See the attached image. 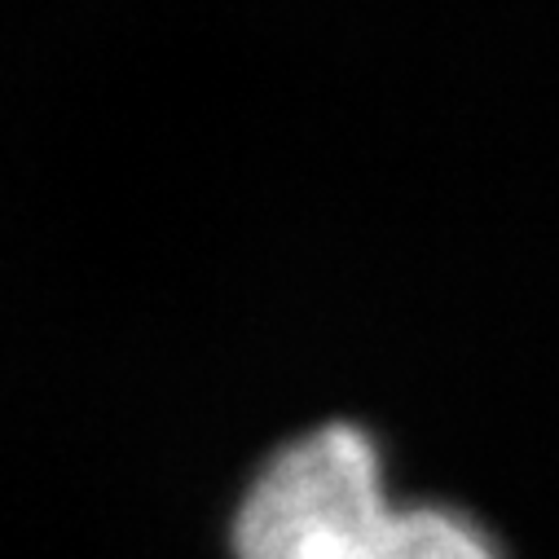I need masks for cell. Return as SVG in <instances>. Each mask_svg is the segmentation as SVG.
<instances>
[{"instance_id": "1", "label": "cell", "mask_w": 559, "mask_h": 559, "mask_svg": "<svg viewBox=\"0 0 559 559\" xmlns=\"http://www.w3.org/2000/svg\"><path fill=\"white\" fill-rule=\"evenodd\" d=\"M229 546L234 559H502L463 507L392 498L379 441L348 418L283 441L255 467Z\"/></svg>"}]
</instances>
